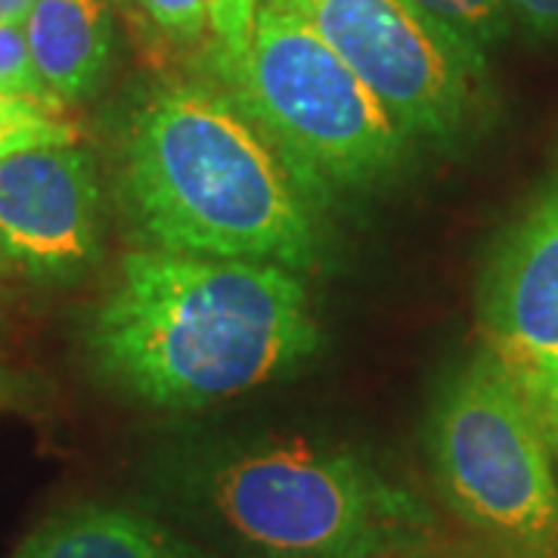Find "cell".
<instances>
[{
	"label": "cell",
	"instance_id": "6da1fadb",
	"mask_svg": "<svg viewBox=\"0 0 558 558\" xmlns=\"http://www.w3.org/2000/svg\"><path fill=\"white\" fill-rule=\"evenodd\" d=\"M319 319L299 270L134 245L81 323L94 376L161 413H196L295 373Z\"/></svg>",
	"mask_w": 558,
	"mask_h": 558
},
{
	"label": "cell",
	"instance_id": "7a4b0ae2",
	"mask_svg": "<svg viewBox=\"0 0 558 558\" xmlns=\"http://www.w3.org/2000/svg\"><path fill=\"white\" fill-rule=\"evenodd\" d=\"M109 196L143 248L299 274L326 260L319 205L215 81H156L128 102L112 134Z\"/></svg>",
	"mask_w": 558,
	"mask_h": 558
},
{
	"label": "cell",
	"instance_id": "3957f363",
	"mask_svg": "<svg viewBox=\"0 0 558 558\" xmlns=\"http://www.w3.org/2000/svg\"><path fill=\"white\" fill-rule=\"evenodd\" d=\"M146 484L215 558H385L440 537L428 499L354 440H178L149 459Z\"/></svg>",
	"mask_w": 558,
	"mask_h": 558
},
{
	"label": "cell",
	"instance_id": "277c9868",
	"mask_svg": "<svg viewBox=\"0 0 558 558\" xmlns=\"http://www.w3.org/2000/svg\"><path fill=\"white\" fill-rule=\"evenodd\" d=\"M323 205L369 193L410 156V134L307 22L260 0L252 44L227 87Z\"/></svg>",
	"mask_w": 558,
	"mask_h": 558
},
{
	"label": "cell",
	"instance_id": "5b68a950",
	"mask_svg": "<svg viewBox=\"0 0 558 558\" xmlns=\"http://www.w3.org/2000/svg\"><path fill=\"white\" fill-rule=\"evenodd\" d=\"M422 447L440 502L506 558H558L553 447L481 344L438 381Z\"/></svg>",
	"mask_w": 558,
	"mask_h": 558
},
{
	"label": "cell",
	"instance_id": "8992f818",
	"mask_svg": "<svg viewBox=\"0 0 558 558\" xmlns=\"http://www.w3.org/2000/svg\"><path fill=\"white\" fill-rule=\"evenodd\" d=\"M307 22L413 140L450 146L478 116L487 69L410 0H270Z\"/></svg>",
	"mask_w": 558,
	"mask_h": 558
},
{
	"label": "cell",
	"instance_id": "52a82bcc",
	"mask_svg": "<svg viewBox=\"0 0 558 558\" xmlns=\"http://www.w3.org/2000/svg\"><path fill=\"white\" fill-rule=\"evenodd\" d=\"M484 348L558 450V174L502 227L478 279Z\"/></svg>",
	"mask_w": 558,
	"mask_h": 558
},
{
	"label": "cell",
	"instance_id": "ba28073f",
	"mask_svg": "<svg viewBox=\"0 0 558 558\" xmlns=\"http://www.w3.org/2000/svg\"><path fill=\"white\" fill-rule=\"evenodd\" d=\"M106 183L81 143L0 161V248L16 277L75 286L102 258Z\"/></svg>",
	"mask_w": 558,
	"mask_h": 558
},
{
	"label": "cell",
	"instance_id": "9c48e42d",
	"mask_svg": "<svg viewBox=\"0 0 558 558\" xmlns=\"http://www.w3.org/2000/svg\"><path fill=\"white\" fill-rule=\"evenodd\" d=\"M22 28L35 72L53 100L78 106L100 94L116 50L106 0H35Z\"/></svg>",
	"mask_w": 558,
	"mask_h": 558
},
{
	"label": "cell",
	"instance_id": "30bf717a",
	"mask_svg": "<svg viewBox=\"0 0 558 558\" xmlns=\"http://www.w3.org/2000/svg\"><path fill=\"white\" fill-rule=\"evenodd\" d=\"M193 549L153 512L81 502L38 524L10 558H183Z\"/></svg>",
	"mask_w": 558,
	"mask_h": 558
},
{
	"label": "cell",
	"instance_id": "8fae6325",
	"mask_svg": "<svg viewBox=\"0 0 558 558\" xmlns=\"http://www.w3.org/2000/svg\"><path fill=\"white\" fill-rule=\"evenodd\" d=\"M65 109L69 106L57 100L0 90V161L32 149L81 143V128Z\"/></svg>",
	"mask_w": 558,
	"mask_h": 558
},
{
	"label": "cell",
	"instance_id": "7c38bea8",
	"mask_svg": "<svg viewBox=\"0 0 558 558\" xmlns=\"http://www.w3.org/2000/svg\"><path fill=\"white\" fill-rule=\"evenodd\" d=\"M410 3L422 16L435 22L481 69H487L490 53L509 38L512 28L502 0H410Z\"/></svg>",
	"mask_w": 558,
	"mask_h": 558
},
{
	"label": "cell",
	"instance_id": "4fadbf2b",
	"mask_svg": "<svg viewBox=\"0 0 558 558\" xmlns=\"http://www.w3.org/2000/svg\"><path fill=\"white\" fill-rule=\"evenodd\" d=\"M258 10L260 0H208V16H211L208 72H211V81L223 90L240 75Z\"/></svg>",
	"mask_w": 558,
	"mask_h": 558
},
{
	"label": "cell",
	"instance_id": "5bb4252c",
	"mask_svg": "<svg viewBox=\"0 0 558 558\" xmlns=\"http://www.w3.org/2000/svg\"><path fill=\"white\" fill-rule=\"evenodd\" d=\"M140 10L174 44H199L211 35L208 0H137Z\"/></svg>",
	"mask_w": 558,
	"mask_h": 558
},
{
	"label": "cell",
	"instance_id": "9a60e30c",
	"mask_svg": "<svg viewBox=\"0 0 558 558\" xmlns=\"http://www.w3.org/2000/svg\"><path fill=\"white\" fill-rule=\"evenodd\" d=\"M0 90L28 94L38 100H53L35 72L22 22H0ZM60 102V100H57Z\"/></svg>",
	"mask_w": 558,
	"mask_h": 558
},
{
	"label": "cell",
	"instance_id": "2e32d148",
	"mask_svg": "<svg viewBox=\"0 0 558 558\" xmlns=\"http://www.w3.org/2000/svg\"><path fill=\"white\" fill-rule=\"evenodd\" d=\"M502 7L531 38L558 47V0H502Z\"/></svg>",
	"mask_w": 558,
	"mask_h": 558
},
{
	"label": "cell",
	"instance_id": "e0dca14e",
	"mask_svg": "<svg viewBox=\"0 0 558 558\" xmlns=\"http://www.w3.org/2000/svg\"><path fill=\"white\" fill-rule=\"evenodd\" d=\"M35 391H38V381L32 376L0 363V410H13V407L28 403Z\"/></svg>",
	"mask_w": 558,
	"mask_h": 558
},
{
	"label": "cell",
	"instance_id": "ac0fdd59",
	"mask_svg": "<svg viewBox=\"0 0 558 558\" xmlns=\"http://www.w3.org/2000/svg\"><path fill=\"white\" fill-rule=\"evenodd\" d=\"M385 558H465L453 553V549H444L438 543H432V546H418V549H407V553H395V556H385Z\"/></svg>",
	"mask_w": 558,
	"mask_h": 558
},
{
	"label": "cell",
	"instance_id": "d6986e66",
	"mask_svg": "<svg viewBox=\"0 0 558 558\" xmlns=\"http://www.w3.org/2000/svg\"><path fill=\"white\" fill-rule=\"evenodd\" d=\"M35 0H0V22H25Z\"/></svg>",
	"mask_w": 558,
	"mask_h": 558
},
{
	"label": "cell",
	"instance_id": "ffe728a7",
	"mask_svg": "<svg viewBox=\"0 0 558 558\" xmlns=\"http://www.w3.org/2000/svg\"><path fill=\"white\" fill-rule=\"evenodd\" d=\"M10 307H13V295H10V289L0 282V336H3V329H7V317H10ZM3 363V360H0Z\"/></svg>",
	"mask_w": 558,
	"mask_h": 558
},
{
	"label": "cell",
	"instance_id": "44dd1931",
	"mask_svg": "<svg viewBox=\"0 0 558 558\" xmlns=\"http://www.w3.org/2000/svg\"><path fill=\"white\" fill-rule=\"evenodd\" d=\"M10 279H20L16 277V267L10 264V258L3 255V248H0V282H10Z\"/></svg>",
	"mask_w": 558,
	"mask_h": 558
},
{
	"label": "cell",
	"instance_id": "7402d4cb",
	"mask_svg": "<svg viewBox=\"0 0 558 558\" xmlns=\"http://www.w3.org/2000/svg\"><path fill=\"white\" fill-rule=\"evenodd\" d=\"M183 558H215V556H211V553H205L202 546H196V543H193V549H190V553H186Z\"/></svg>",
	"mask_w": 558,
	"mask_h": 558
},
{
	"label": "cell",
	"instance_id": "603a6c76",
	"mask_svg": "<svg viewBox=\"0 0 558 558\" xmlns=\"http://www.w3.org/2000/svg\"><path fill=\"white\" fill-rule=\"evenodd\" d=\"M556 457H558V450H556Z\"/></svg>",
	"mask_w": 558,
	"mask_h": 558
}]
</instances>
